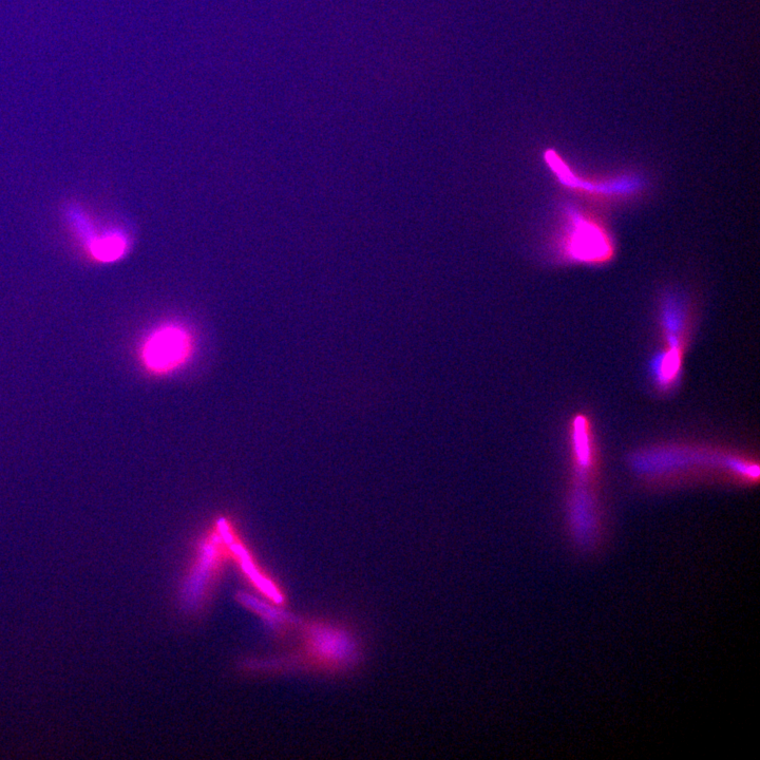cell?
Wrapping results in <instances>:
<instances>
[{"label":"cell","instance_id":"1","mask_svg":"<svg viewBox=\"0 0 760 760\" xmlns=\"http://www.w3.org/2000/svg\"><path fill=\"white\" fill-rule=\"evenodd\" d=\"M193 354L192 337L182 328L168 326L148 336L141 350V360L148 373L164 377L184 368Z\"/></svg>","mask_w":760,"mask_h":760},{"label":"cell","instance_id":"3","mask_svg":"<svg viewBox=\"0 0 760 760\" xmlns=\"http://www.w3.org/2000/svg\"><path fill=\"white\" fill-rule=\"evenodd\" d=\"M570 228L568 250L574 259L602 261L610 256V242L598 226L574 214Z\"/></svg>","mask_w":760,"mask_h":760},{"label":"cell","instance_id":"2","mask_svg":"<svg viewBox=\"0 0 760 760\" xmlns=\"http://www.w3.org/2000/svg\"><path fill=\"white\" fill-rule=\"evenodd\" d=\"M569 526L575 543L582 550H591L598 539V519L595 505L583 484L575 492L569 507Z\"/></svg>","mask_w":760,"mask_h":760},{"label":"cell","instance_id":"6","mask_svg":"<svg viewBox=\"0 0 760 760\" xmlns=\"http://www.w3.org/2000/svg\"><path fill=\"white\" fill-rule=\"evenodd\" d=\"M126 250V242L119 236H107L91 244V252L98 260L109 262L119 259Z\"/></svg>","mask_w":760,"mask_h":760},{"label":"cell","instance_id":"5","mask_svg":"<svg viewBox=\"0 0 760 760\" xmlns=\"http://www.w3.org/2000/svg\"><path fill=\"white\" fill-rule=\"evenodd\" d=\"M682 351L669 349L654 357L651 372L661 389H669L675 385L680 375Z\"/></svg>","mask_w":760,"mask_h":760},{"label":"cell","instance_id":"4","mask_svg":"<svg viewBox=\"0 0 760 760\" xmlns=\"http://www.w3.org/2000/svg\"><path fill=\"white\" fill-rule=\"evenodd\" d=\"M573 444L578 477L584 481L593 466V446L591 431L583 416H578L574 422Z\"/></svg>","mask_w":760,"mask_h":760}]
</instances>
